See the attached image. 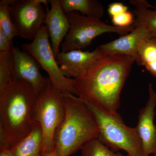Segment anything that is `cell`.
<instances>
[{
  "instance_id": "ac0fdd59",
  "label": "cell",
  "mask_w": 156,
  "mask_h": 156,
  "mask_svg": "<svg viewBox=\"0 0 156 156\" xmlns=\"http://www.w3.org/2000/svg\"><path fill=\"white\" fill-rule=\"evenodd\" d=\"M80 150L82 156H125L121 153L112 151L98 138L87 141Z\"/></svg>"
},
{
  "instance_id": "d4e9b609",
  "label": "cell",
  "mask_w": 156,
  "mask_h": 156,
  "mask_svg": "<svg viewBox=\"0 0 156 156\" xmlns=\"http://www.w3.org/2000/svg\"><path fill=\"white\" fill-rule=\"evenodd\" d=\"M0 156H13L11 150H0Z\"/></svg>"
},
{
  "instance_id": "30bf717a",
  "label": "cell",
  "mask_w": 156,
  "mask_h": 156,
  "mask_svg": "<svg viewBox=\"0 0 156 156\" xmlns=\"http://www.w3.org/2000/svg\"><path fill=\"white\" fill-rule=\"evenodd\" d=\"M149 98L144 107L140 109L136 128L142 142L144 156L156 153V125L154 122L156 107V92L153 85L148 86Z\"/></svg>"
},
{
  "instance_id": "484cf974",
  "label": "cell",
  "mask_w": 156,
  "mask_h": 156,
  "mask_svg": "<svg viewBox=\"0 0 156 156\" xmlns=\"http://www.w3.org/2000/svg\"><path fill=\"white\" fill-rule=\"evenodd\" d=\"M44 156H58V154H57V151H56V148H55V149L52 151V152L45 155Z\"/></svg>"
},
{
  "instance_id": "6da1fadb",
  "label": "cell",
  "mask_w": 156,
  "mask_h": 156,
  "mask_svg": "<svg viewBox=\"0 0 156 156\" xmlns=\"http://www.w3.org/2000/svg\"><path fill=\"white\" fill-rule=\"evenodd\" d=\"M134 62V58L127 55L101 52L74 79L73 95L84 102L117 112L122 89Z\"/></svg>"
},
{
  "instance_id": "7c38bea8",
  "label": "cell",
  "mask_w": 156,
  "mask_h": 156,
  "mask_svg": "<svg viewBox=\"0 0 156 156\" xmlns=\"http://www.w3.org/2000/svg\"><path fill=\"white\" fill-rule=\"evenodd\" d=\"M152 38L147 30L142 27H135L132 31L114 41L98 47L102 53L119 54L131 56L140 65L138 46L143 40Z\"/></svg>"
},
{
  "instance_id": "9a60e30c",
  "label": "cell",
  "mask_w": 156,
  "mask_h": 156,
  "mask_svg": "<svg viewBox=\"0 0 156 156\" xmlns=\"http://www.w3.org/2000/svg\"><path fill=\"white\" fill-rule=\"evenodd\" d=\"M65 13L78 11L87 17L101 19L104 14L101 3L96 0H59Z\"/></svg>"
},
{
  "instance_id": "83f0119b",
  "label": "cell",
  "mask_w": 156,
  "mask_h": 156,
  "mask_svg": "<svg viewBox=\"0 0 156 156\" xmlns=\"http://www.w3.org/2000/svg\"><path fill=\"white\" fill-rule=\"evenodd\" d=\"M127 156H131L129 155H127Z\"/></svg>"
},
{
  "instance_id": "e0dca14e",
  "label": "cell",
  "mask_w": 156,
  "mask_h": 156,
  "mask_svg": "<svg viewBox=\"0 0 156 156\" xmlns=\"http://www.w3.org/2000/svg\"><path fill=\"white\" fill-rule=\"evenodd\" d=\"M138 54L140 65L147 70L156 64V39L148 38L143 40L138 46Z\"/></svg>"
},
{
  "instance_id": "603a6c76",
  "label": "cell",
  "mask_w": 156,
  "mask_h": 156,
  "mask_svg": "<svg viewBox=\"0 0 156 156\" xmlns=\"http://www.w3.org/2000/svg\"><path fill=\"white\" fill-rule=\"evenodd\" d=\"M13 40H10L0 29V52H6L14 48Z\"/></svg>"
},
{
  "instance_id": "7402d4cb",
  "label": "cell",
  "mask_w": 156,
  "mask_h": 156,
  "mask_svg": "<svg viewBox=\"0 0 156 156\" xmlns=\"http://www.w3.org/2000/svg\"><path fill=\"white\" fill-rule=\"evenodd\" d=\"M108 11L109 15L112 17L121 13L128 11V8L122 3L115 2L109 5Z\"/></svg>"
},
{
  "instance_id": "5bb4252c",
  "label": "cell",
  "mask_w": 156,
  "mask_h": 156,
  "mask_svg": "<svg viewBox=\"0 0 156 156\" xmlns=\"http://www.w3.org/2000/svg\"><path fill=\"white\" fill-rule=\"evenodd\" d=\"M42 145L41 128L36 122L30 133L10 150L13 156H41Z\"/></svg>"
},
{
  "instance_id": "2e32d148",
  "label": "cell",
  "mask_w": 156,
  "mask_h": 156,
  "mask_svg": "<svg viewBox=\"0 0 156 156\" xmlns=\"http://www.w3.org/2000/svg\"><path fill=\"white\" fill-rule=\"evenodd\" d=\"M134 13L135 19L132 25L134 28L139 27H144L149 32L152 38L156 39V11L136 9Z\"/></svg>"
},
{
  "instance_id": "f1b7e54d",
  "label": "cell",
  "mask_w": 156,
  "mask_h": 156,
  "mask_svg": "<svg viewBox=\"0 0 156 156\" xmlns=\"http://www.w3.org/2000/svg\"><path fill=\"white\" fill-rule=\"evenodd\" d=\"M155 115H156V111L155 112Z\"/></svg>"
},
{
  "instance_id": "44dd1931",
  "label": "cell",
  "mask_w": 156,
  "mask_h": 156,
  "mask_svg": "<svg viewBox=\"0 0 156 156\" xmlns=\"http://www.w3.org/2000/svg\"><path fill=\"white\" fill-rule=\"evenodd\" d=\"M114 26L119 27H126L134 23V15L129 11H126L112 17Z\"/></svg>"
},
{
  "instance_id": "9c48e42d",
  "label": "cell",
  "mask_w": 156,
  "mask_h": 156,
  "mask_svg": "<svg viewBox=\"0 0 156 156\" xmlns=\"http://www.w3.org/2000/svg\"><path fill=\"white\" fill-rule=\"evenodd\" d=\"M12 80L25 82L32 87L37 95L44 89L49 77L43 76L41 66L33 56L18 48L12 50Z\"/></svg>"
},
{
  "instance_id": "ba28073f",
  "label": "cell",
  "mask_w": 156,
  "mask_h": 156,
  "mask_svg": "<svg viewBox=\"0 0 156 156\" xmlns=\"http://www.w3.org/2000/svg\"><path fill=\"white\" fill-rule=\"evenodd\" d=\"M47 0H11L10 14L17 36L33 41L45 25Z\"/></svg>"
},
{
  "instance_id": "4316f807",
  "label": "cell",
  "mask_w": 156,
  "mask_h": 156,
  "mask_svg": "<svg viewBox=\"0 0 156 156\" xmlns=\"http://www.w3.org/2000/svg\"><path fill=\"white\" fill-rule=\"evenodd\" d=\"M154 156H156V153L154 154Z\"/></svg>"
},
{
  "instance_id": "cb8c5ba5",
  "label": "cell",
  "mask_w": 156,
  "mask_h": 156,
  "mask_svg": "<svg viewBox=\"0 0 156 156\" xmlns=\"http://www.w3.org/2000/svg\"><path fill=\"white\" fill-rule=\"evenodd\" d=\"M130 2L135 6L136 9H148L149 8H154L145 0H131Z\"/></svg>"
},
{
  "instance_id": "277c9868",
  "label": "cell",
  "mask_w": 156,
  "mask_h": 156,
  "mask_svg": "<svg viewBox=\"0 0 156 156\" xmlns=\"http://www.w3.org/2000/svg\"><path fill=\"white\" fill-rule=\"evenodd\" d=\"M84 102L98 127V139L114 151L122 150L131 156H144L136 127L126 126L118 112L107 111Z\"/></svg>"
},
{
  "instance_id": "ffe728a7",
  "label": "cell",
  "mask_w": 156,
  "mask_h": 156,
  "mask_svg": "<svg viewBox=\"0 0 156 156\" xmlns=\"http://www.w3.org/2000/svg\"><path fill=\"white\" fill-rule=\"evenodd\" d=\"M12 50L0 52V92L12 80Z\"/></svg>"
},
{
  "instance_id": "4fadbf2b",
  "label": "cell",
  "mask_w": 156,
  "mask_h": 156,
  "mask_svg": "<svg viewBox=\"0 0 156 156\" xmlns=\"http://www.w3.org/2000/svg\"><path fill=\"white\" fill-rule=\"evenodd\" d=\"M49 3L50 9L47 11L45 25L48 28L50 43L56 56L60 52L59 48L69 30L70 24L59 0H49Z\"/></svg>"
},
{
  "instance_id": "8fae6325",
  "label": "cell",
  "mask_w": 156,
  "mask_h": 156,
  "mask_svg": "<svg viewBox=\"0 0 156 156\" xmlns=\"http://www.w3.org/2000/svg\"><path fill=\"white\" fill-rule=\"evenodd\" d=\"M101 53L98 48L92 52L75 50L60 51L56 56L61 72L66 77L76 79L79 77Z\"/></svg>"
},
{
  "instance_id": "d6986e66",
  "label": "cell",
  "mask_w": 156,
  "mask_h": 156,
  "mask_svg": "<svg viewBox=\"0 0 156 156\" xmlns=\"http://www.w3.org/2000/svg\"><path fill=\"white\" fill-rule=\"evenodd\" d=\"M11 0L0 1V29L10 40L17 36V31L11 20L10 6Z\"/></svg>"
},
{
  "instance_id": "3957f363",
  "label": "cell",
  "mask_w": 156,
  "mask_h": 156,
  "mask_svg": "<svg viewBox=\"0 0 156 156\" xmlns=\"http://www.w3.org/2000/svg\"><path fill=\"white\" fill-rule=\"evenodd\" d=\"M65 114L55 136L58 156H70L87 141L98 138V128L86 104L76 96L62 92Z\"/></svg>"
},
{
  "instance_id": "7a4b0ae2",
  "label": "cell",
  "mask_w": 156,
  "mask_h": 156,
  "mask_svg": "<svg viewBox=\"0 0 156 156\" xmlns=\"http://www.w3.org/2000/svg\"><path fill=\"white\" fill-rule=\"evenodd\" d=\"M37 96L29 84L13 80L0 92V150L11 149L33 129Z\"/></svg>"
},
{
  "instance_id": "52a82bcc",
  "label": "cell",
  "mask_w": 156,
  "mask_h": 156,
  "mask_svg": "<svg viewBox=\"0 0 156 156\" xmlns=\"http://www.w3.org/2000/svg\"><path fill=\"white\" fill-rule=\"evenodd\" d=\"M49 38L47 26H43L31 43L23 44L22 50L36 59L57 89L73 94L74 79L66 77L61 72Z\"/></svg>"
},
{
  "instance_id": "8992f818",
  "label": "cell",
  "mask_w": 156,
  "mask_h": 156,
  "mask_svg": "<svg viewBox=\"0 0 156 156\" xmlns=\"http://www.w3.org/2000/svg\"><path fill=\"white\" fill-rule=\"evenodd\" d=\"M66 14L70 28L62 43V52L85 49L91 45L95 38L102 34L115 33L124 36L134 29L132 25L126 27L108 25L100 19L87 17L77 12Z\"/></svg>"
},
{
  "instance_id": "5b68a950",
  "label": "cell",
  "mask_w": 156,
  "mask_h": 156,
  "mask_svg": "<svg viewBox=\"0 0 156 156\" xmlns=\"http://www.w3.org/2000/svg\"><path fill=\"white\" fill-rule=\"evenodd\" d=\"M64 114L62 92L53 85L49 78L44 89L37 96L32 112L34 121L39 123L42 129L41 156L55 149V134Z\"/></svg>"
}]
</instances>
